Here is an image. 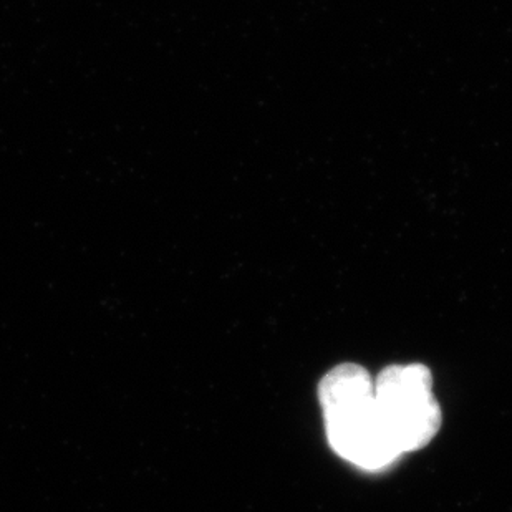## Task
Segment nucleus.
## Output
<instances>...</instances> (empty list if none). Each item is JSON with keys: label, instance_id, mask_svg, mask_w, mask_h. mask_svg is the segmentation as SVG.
<instances>
[{"label": "nucleus", "instance_id": "1", "mask_svg": "<svg viewBox=\"0 0 512 512\" xmlns=\"http://www.w3.org/2000/svg\"><path fill=\"white\" fill-rule=\"evenodd\" d=\"M329 443L358 468L382 469L400 458L375 400V382L357 363L332 368L319 383Z\"/></svg>", "mask_w": 512, "mask_h": 512}, {"label": "nucleus", "instance_id": "2", "mask_svg": "<svg viewBox=\"0 0 512 512\" xmlns=\"http://www.w3.org/2000/svg\"><path fill=\"white\" fill-rule=\"evenodd\" d=\"M375 400L401 455L425 448L438 435L443 416L425 365H392L382 370L375 380Z\"/></svg>", "mask_w": 512, "mask_h": 512}]
</instances>
